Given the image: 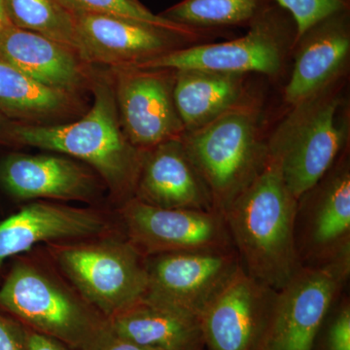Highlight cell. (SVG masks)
<instances>
[{
    "instance_id": "obj_1",
    "label": "cell",
    "mask_w": 350,
    "mask_h": 350,
    "mask_svg": "<svg viewBox=\"0 0 350 350\" xmlns=\"http://www.w3.org/2000/svg\"><path fill=\"white\" fill-rule=\"evenodd\" d=\"M297 208L298 199L268 157L261 172L223 214L241 266L275 291L303 266L295 243Z\"/></svg>"
},
{
    "instance_id": "obj_2",
    "label": "cell",
    "mask_w": 350,
    "mask_h": 350,
    "mask_svg": "<svg viewBox=\"0 0 350 350\" xmlns=\"http://www.w3.org/2000/svg\"><path fill=\"white\" fill-rule=\"evenodd\" d=\"M94 103L83 118L66 125L18 126L20 144L66 154L91 165L115 199H133L144 152L126 139L120 124L114 88L105 80L93 85Z\"/></svg>"
},
{
    "instance_id": "obj_3",
    "label": "cell",
    "mask_w": 350,
    "mask_h": 350,
    "mask_svg": "<svg viewBox=\"0 0 350 350\" xmlns=\"http://www.w3.org/2000/svg\"><path fill=\"white\" fill-rule=\"evenodd\" d=\"M0 308L27 328L77 350H94L108 320L54 278L27 262L15 265L0 287Z\"/></svg>"
},
{
    "instance_id": "obj_4",
    "label": "cell",
    "mask_w": 350,
    "mask_h": 350,
    "mask_svg": "<svg viewBox=\"0 0 350 350\" xmlns=\"http://www.w3.org/2000/svg\"><path fill=\"white\" fill-rule=\"evenodd\" d=\"M182 145L206 186L216 211L224 214L268 161L256 115L238 107L182 135Z\"/></svg>"
},
{
    "instance_id": "obj_5",
    "label": "cell",
    "mask_w": 350,
    "mask_h": 350,
    "mask_svg": "<svg viewBox=\"0 0 350 350\" xmlns=\"http://www.w3.org/2000/svg\"><path fill=\"white\" fill-rule=\"evenodd\" d=\"M49 252L83 300L105 319L135 305L146 293L145 257L128 239L54 243Z\"/></svg>"
},
{
    "instance_id": "obj_6",
    "label": "cell",
    "mask_w": 350,
    "mask_h": 350,
    "mask_svg": "<svg viewBox=\"0 0 350 350\" xmlns=\"http://www.w3.org/2000/svg\"><path fill=\"white\" fill-rule=\"evenodd\" d=\"M350 273V254L303 265L275 291L257 350H312L320 327Z\"/></svg>"
},
{
    "instance_id": "obj_7",
    "label": "cell",
    "mask_w": 350,
    "mask_h": 350,
    "mask_svg": "<svg viewBox=\"0 0 350 350\" xmlns=\"http://www.w3.org/2000/svg\"><path fill=\"white\" fill-rule=\"evenodd\" d=\"M338 100L313 98L297 105L268 146L287 188L300 199L325 176L342 146Z\"/></svg>"
},
{
    "instance_id": "obj_8",
    "label": "cell",
    "mask_w": 350,
    "mask_h": 350,
    "mask_svg": "<svg viewBox=\"0 0 350 350\" xmlns=\"http://www.w3.org/2000/svg\"><path fill=\"white\" fill-rule=\"evenodd\" d=\"M250 27V31L243 38L169 51L126 68L176 71L193 69L239 75L246 72L275 75L282 68L283 41L291 29L296 27L293 18L276 4L269 6Z\"/></svg>"
},
{
    "instance_id": "obj_9",
    "label": "cell",
    "mask_w": 350,
    "mask_h": 350,
    "mask_svg": "<svg viewBox=\"0 0 350 350\" xmlns=\"http://www.w3.org/2000/svg\"><path fill=\"white\" fill-rule=\"evenodd\" d=\"M145 262L148 283L142 299L198 320L241 265L234 246L155 255Z\"/></svg>"
},
{
    "instance_id": "obj_10",
    "label": "cell",
    "mask_w": 350,
    "mask_h": 350,
    "mask_svg": "<svg viewBox=\"0 0 350 350\" xmlns=\"http://www.w3.org/2000/svg\"><path fill=\"white\" fill-rule=\"evenodd\" d=\"M121 216L126 239L145 258L234 246L218 211L162 208L133 198L122 206Z\"/></svg>"
},
{
    "instance_id": "obj_11",
    "label": "cell",
    "mask_w": 350,
    "mask_h": 350,
    "mask_svg": "<svg viewBox=\"0 0 350 350\" xmlns=\"http://www.w3.org/2000/svg\"><path fill=\"white\" fill-rule=\"evenodd\" d=\"M115 100L126 139L144 152L183 135L174 101V79L163 70L116 68Z\"/></svg>"
},
{
    "instance_id": "obj_12",
    "label": "cell",
    "mask_w": 350,
    "mask_h": 350,
    "mask_svg": "<svg viewBox=\"0 0 350 350\" xmlns=\"http://www.w3.org/2000/svg\"><path fill=\"white\" fill-rule=\"evenodd\" d=\"M275 294L239 265L200 313L206 350H257Z\"/></svg>"
},
{
    "instance_id": "obj_13",
    "label": "cell",
    "mask_w": 350,
    "mask_h": 350,
    "mask_svg": "<svg viewBox=\"0 0 350 350\" xmlns=\"http://www.w3.org/2000/svg\"><path fill=\"white\" fill-rule=\"evenodd\" d=\"M78 56L84 63L126 68L172 50L174 40L184 39L174 32L135 21L72 13Z\"/></svg>"
},
{
    "instance_id": "obj_14",
    "label": "cell",
    "mask_w": 350,
    "mask_h": 350,
    "mask_svg": "<svg viewBox=\"0 0 350 350\" xmlns=\"http://www.w3.org/2000/svg\"><path fill=\"white\" fill-rule=\"evenodd\" d=\"M109 227L103 214L91 209L32 202L0 221V267L9 258L36 244L94 239Z\"/></svg>"
},
{
    "instance_id": "obj_15",
    "label": "cell",
    "mask_w": 350,
    "mask_h": 350,
    "mask_svg": "<svg viewBox=\"0 0 350 350\" xmlns=\"http://www.w3.org/2000/svg\"><path fill=\"white\" fill-rule=\"evenodd\" d=\"M295 243L301 265L350 254L349 169L334 175L310 206H301L298 202Z\"/></svg>"
},
{
    "instance_id": "obj_16",
    "label": "cell",
    "mask_w": 350,
    "mask_h": 350,
    "mask_svg": "<svg viewBox=\"0 0 350 350\" xmlns=\"http://www.w3.org/2000/svg\"><path fill=\"white\" fill-rule=\"evenodd\" d=\"M180 138L144 152L133 198L162 208L216 211L211 196L186 155Z\"/></svg>"
},
{
    "instance_id": "obj_17",
    "label": "cell",
    "mask_w": 350,
    "mask_h": 350,
    "mask_svg": "<svg viewBox=\"0 0 350 350\" xmlns=\"http://www.w3.org/2000/svg\"><path fill=\"white\" fill-rule=\"evenodd\" d=\"M0 180L21 200H90L96 194L94 175L64 157L10 156L0 167Z\"/></svg>"
},
{
    "instance_id": "obj_18",
    "label": "cell",
    "mask_w": 350,
    "mask_h": 350,
    "mask_svg": "<svg viewBox=\"0 0 350 350\" xmlns=\"http://www.w3.org/2000/svg\"><path fill=\"white\" fill-rule=\"evenodd\" d=\"M300 40V53L285 89V100L295 107L315 98L344 66L350 49L347 11L313 25Z\"/></svg>"
},
{
    "instance_id": "obj_19",
    "label": "cell",
    "mask_w": 350,
    "mask_h": 350,
    "mask_svg": "<svg viewBox=\"0 0 350 350\" xmlns=\"http://www.w3.org/2000/svg\"><path fill=\"white\" fill-rule=\"evenodd\" d=\"M0 59L44 86L68 94L87 79L84 62L75 50L14 25L0 36Z\"/></svg>"
},
{
    "instance_id": "obj_20",
    "label": "cell",
    "mask_w": 350,
    "mask_h": 350,
    "mask_svg": "<svg viewBox=\"0 0 350 350\" xmlns=\"http://www.w3.org/2000/svg\"><path fill=\"white\" fill-rule=\"evenodd\" d=\"M119 337L159 350H206L199 320L151 301L135 305L108 320Z\"/></svg>"
},
{
    "instance_id": "obj_21",
    "label": "cell",
    "mask_w": 350,
    "mask_h": 350,
    "mask_svg": "<svg viewBox=\"0 0 350 350\" xmlns=\"http://www.w3.org/2000/svg\"><path fill=\"white\" fill-rule=\"evenodd\" d=\"M172 94L184 130L194 131L238 107L243 78L193 69L177 70Z\"/></svg>"
},
{
    "instance_id": "obj_22",
    "label": "cell",
    "mask_w": 350,
    "mask_h": 350,
    "mask_svg": "<svg viewBox=\"0 0 350 350\" xmlns=\"http://www.w3.org/2000/svg\"><path fill=\"white\" fill-rule=\"evenodd\" d=\"M72 94L44 86L0 59V112L22 121H45L73 108Z\"/></svg>"
},
{
    "instance_id": "obj_23",
    "label": "cell",
    "mask_w": 350,
    "mask_h": 350,
    "mask_svg": "<svg viewBox=\"0 0 350 350\" xmlns=\"http://www.w3.org/2000/svg\"><path fill=\"white\" fill-rule=\"evenodd\" d=\"M269 0H182L163 17L192 29L251 25L269 8Z\"/></svg>"
},
{
    "instance_id": "obj_24",
    "label": "cell",
    "mask_w": 350,
    "mask_h": 350,
    "mask_svg": "<svg viewBox=\"0 0 350 350\" xmlns=\"http://www.w3.org/2000/svg\"><path fill=\"white\" fill-rule=\"evenodd\" d=\"M6 8L14 27L36 32L77 53L75 17L61 0H6Z\"/></svg>"
},
{
    "instance_id": "obj_25",
    "label": "cell",
    "mask_w": 350,
    "mask_h": 350,
    "mask_svg": "<svg viewBox=\"0 0 350 350\" xmlns=\"http://www.w3.org/2000/svg\"><path fill=\"white\" fill-rule=\"evenodd\" d=\"M71 13H90L113 16L160 27L192 40L199 38V29L179 25L147 10L137 0H61Z\"/></svg>"
},
{
    "instance_id": "obj_26",
    "label": "cell",
    "mask_w": 350,
    "mask_h": 350,
    "mask_svg": "<svg viewBox=\"0 0 350 350\" xmlns=\"http://www.w3.org/2000/svg\"><path fill=\"white\" fill-rule=\"evenodd\" d=\"M293 18L296 36L299 39L310 29L329 16L347 10V0H275Z\"/></svg>"
},
{
    "instance_id": "obj_27",
    "label": "cell",
    "mask_w": 350,
    "mask_h": 350,
    "mask_svg": "<svg viewBox=\"0 0 350 350\" xmlns=\"http://www.w3.org/2000/svg\"><path fill=\"white\" fill-rule=\"evenodd\" d=\"M312 350H350V304L338 300L320 327Z\"/></svg>"
},
{
    "instance_id": "obj_28",
    "label": "cell",
    "mask_w": 350,
    "mask_h": 350,
    "mask_svg": "<svg viewBox=\"0 0 350 350\" xmlns=\"http://www.w3.org/2000/svg\"><path fill=\"white\" fill-rule=\"evenodd\" d=\"M0 350H27V329L0 313Z\"/></svg>"
},
{
    "instance_id": "obj_29",
    "label": "cell",
    "mask_w": 350,
    "mask_h": 350,
    "mask_svg": "<svg viewBox=\"0 0 350 350\" xmlns=\"http://www.w3.org/2000/svg\"><path fill=\"white\" fill-rule=\"evenodd\" d=\"M94 350H159L152 349V347H144V345H138L137 342H131L126 338L119 337L109 329L107 333L100 338L98 345Z\"/></svg>"
},
{
    "instance_id": "obj_30",
    "label": "cell",
    "mask_w": 350,
    "mask_h": 350,
    "mask_svg": "<svg viewBox=\"0 0 350 350\" xmlns=\"http://www.w3.org/2000/svg\"><path fill=\"white\" fill-rule=\"evenodd\" d=\"M27 350H77L69 345L27 328Z\"/></svg>"
},
{
    "instance_id": "obj_31",
    "label": "cell",
    "mask_w": 350,
    "mask_h": 350,
    "mask_svg": "<svg viewBox=\"0 0 350 350\" xmlns=\"http://www.w3.org/2000/svg\"><path fill=\"white\" fill-rule=\"evenodd\" d=\"M12 23L7 13L6 0H0V36L11 27Z\"/></svg>"
},
{
    "instance_id": "obj_32",
    "label": "cell",
    "mask_w": 350,
    "mask_h": 350,
    "mask_svg": "<svg viewBox=\"0 0 350 350\" xmlns=\"http://www.w3.org/2000/svg\"><path fill=\"white\" fill-rule=\"evenodd\" d=\"M2 119H1V115H0V124H1Z\"/></svg>"
}]
</instances>
